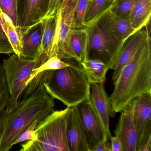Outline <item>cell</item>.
Masks as SVG:
<instances>
[{
	"instance_id": "5",
	"label": "cell",
	"mask_w": 151,
	"mask_h": 151,
	"mask_svg": "<svg viewBox=\"0 0 151 151\" xmlns=\"http://www.w3.org/2000/svg\"><path fill=\"white\" fill-rule=\"evenodd\" d=\"M70 107L53 112L39 123L35 129L37 140L21 145L20 151H70L67 136V122Z\"/></svg>"
},
{
	"instance_id": "19",
	"label": "cell",
	"mask_w": 151,
	"mask_h": 151,
	"mask_svg": "<svg viewBox=\"0 0 151 151\" xmlns=\"http://www.w3.org/2000/svg\"><path fill=\"white\" fill-rule=\"evenodd\" d=\"M70 40L75 60L79 63L88 58V36L85 27L72 29Z\"/></svg>"
},
{
	"instance_id": "10",
	"label": "cell",
	"mask_w": 151,
	"mask_h": 151,
	"mask_svg": "<svg viewBox=\"0 0 151 151\" xmlns=\"http://www.w3.org/2000/svg\"><path fill=\"white\" fill-rule=\"evenodd\" d=\"M90 101L100 121L108 139L112 137L110 130V119L115 115L105 89L104 83H91Z\"/></svg>"
},
{
	"instance_id": "6",
	"label": "cell",
	"mask_w": 151,
	"mask_h": 151,
	"mask_svg": "<svg viewBox=\"0 0 151 151\" xmlns=\"http://www.w3.org/2000/svg\"><path fill=\"white\" fill-rule=\"evenodd\" d=\"M9 90V100L6 112H9L19 103V99L27 87V82L32 70L41 65L38 59L21 58L14 53L2 63Z\"/></svg>"
},
{
	"instance_id": "24",
	"label": "cell",
	"mask_w": 151,
	"mask_h": 151,
	"mask_svg": "<svg viewBox=\"0 0 151 151\" xmlns=\"http://www.w3.org/2000/svg\"><path fill=\"white\" fill-rule=\"evenodd\" d=\"M138 0H113L109 11L124 19H129L132 11Z\"/></svg>"
},
{
	"instance_id": "35",
	"label": "cell",
	"mask_w": 151,
	"mask_h": 151,
	"mask_svg": "<svg viewBox=\"0 0 151 151\" xmlns=\"http://www.w3.org/2000/svg\"><path fill=\"white\" fill-rule=\"evenodd\" d=\"M112 1H113V0H112Z\"/></svg>"
},
{
	"instance_id": "12",
	"label": "cell",
	"mask_w": 151,
	"mask_h": 151,
	"mask_svg": "<svg viewBox=\"0 0 151 151\" xmlns=\"http://www.w3.org/2000/svg\"><path fill=\"white\" fill-rule=\"evenodd\" d=\"M149 23L145 26V29L144 27L130 36L120 48L113 70L112 79L113 84L117 81L122 70L132 60L138 48L150 37L148 29Z\"/></svg>"
},
{
	"instance_id": "15",
	"label": "cell",
	"mask_w": 151,
	"mask_h": 151,
	"mask_svg": "<svg viewBox=\"0 0 151 151\" xmlns=\"http://www.w3.org/2000/svg\"><path fill=\"white\" fill-rule=\"evenodd\" d=\"M42 26L41 22L31 27L22 35V49L20 57L36 60L42 51Z\"/></svg>"
},
{
	"instance_id": "30",
	"label": "cell",
	"mask_w": 151,
	"mask_h": 151,
	"mask_svg": "<svg viewBox=\"0 0 151 151\" xmlns=\"http://www.w3.org/2000/svg\"><path fill=\"white\" fill-rule=\"evenodd\" d=\"M63 1V0H50L48 10L45 17L56 16L57 10Z\"/></svg>"
},
{
	"instance_id": "4",
	"label": "cell",
	"mask_w": 151,
	"mask_h": 151,
	"mask_svg": "<svg viewBox=\"0 0 151 151\" xmlns=\"http://www.w3.org/2000/svg\"><path fill=\"white\" fill-rule=\"evenodd\" d=\"M108 10L85 27L88 36V58L100 60L113 70L124 42L112 26Z\"/></svg>"
},
{
	"instance_id": "2",
	"label": "cell",
	"mask_w": 151,
	"mask_h": 151,
	"mask_svg": "<svg viewBox=\"0 0 151 151\" xmlns=\"http://www.w3.org/2000/svg\"><path fill=\"white\" fill-rule=\"evenodd\" d=\"M54 99L40 84L29 97L22 99L10 112L0 114V151H8L13 142L32 123L39 122L54 111Z\"/></svg>"
},
{
	"instance_id": "21",
	"label": "cell",
	"mask_w": 151,
	"mask_h": 151,
	"mask_svg": "<svg viewBox=\"0 0 151 151\" xmlns=\"http://www.w3.org/2000/svg\"><path fill=\"white\" fill-rule=\"evenodd\" d=\"M112 1V0H91L89 1L85 17V26L108 11Z\"/></svg>"
},
{
	"instance_id": "1",
	"label": "cell",
	"mask_w": 151,
	"mask_h": 151,
	"mask_svg": "<svg viewBox=\"0 0 151 151\" xmlns=\"http://www.w3.org/2000/svg\"><path fill=\"white\" fill-rule=\"evenodd\" d=\"M41 84L50 96L68 107L90 100L91 83L80 64L69 62L65 68L39 74L27 86L22 99L31 95Z\"/></svg>"
},
{
	"instance_id": "25",
	"label": "cell",
	"mask_w": 151,
	"mask_h": 151,
	"mask_svg": "<svg viewBox=\"0 0 151 151\" xmlns=\"http://www.w3.org/2000/svg\"><path fill=\"white\" fill-rule=\"evenodd\" d=\"M89 0H76L73 15V29L85 27L84 19Z\"/></svg>"
},
{
	"instance_id": "29",
	"label": "cell",
	"mask_w": 151,
	"mask_h": 151,
	"mask_svg": "<svg viewBox=\"0 0 151 151\" xmlns=\"http://www.w3.org/2000/svg\"><path fill=\"white\" fill-rule=\"evenodd\" d=\"M13 53H14V51L13 47L10 45L1 26L0 15V54H9Z\"/></svg>"
},
{
	"instance_id": "31",
	"label": "cell",
	"mask_w": 151,
	"mask_h": 151,
	"mask_svg": "<svg viewBox=\"0 0 151 151\" xmlns=\"http://www.w3.org/2000/svg\"><path fill=\"white\" fill-rule=\"evenodd\" d=\"M91 151H111L110 144L108 139H103L97 144Z\"/></svg>"
},
{
	"instance_id": "33",
	"label": "cell",
	"mask_w": 151,
	"mask_h": 151,
	"mask_svg": "<svg viewBox=\"0 0 151 151\" xmlns=\"http://www.w3.org/2000/svg\"><path fill=\"white\" fill-rule=\"evenodd\" d=\"M151 151V137L140 147L138 151Z\"/></svg>"
},
{
	"instance_id": "26",
	"label": "cell",
	"mask_w": 151,
	"mask_h": 151,
	"mask_svg": "<svg viewBox=\"0 0 151 151\" xmlns=\"http://www.w3.org/2000/svg\"><path fill=\"white\" fill-rule=\"evenodd\" d=\"M18 1V0H0V9L9 17L21 34L17 12Z\"/></svg>"
},
{
	"instance_id": "27",
	"label": "cell",
	"mask_w": 151,
	"mask_h": 151,
	"mask_svg": "<svg viewBox=\"0 0 151 151\" xmlns=\"http://www.w3.org/2000/svg\"><path fill=\"white\" fill-rule=\"evenodd\" d=\"M9 97L5 71L2 64H0V114L6 108Z\"/></svg>"
},
{
	"instance_id": "17",
	"label": "cell",
	"mask_w": 151,
	"mask_h": 151,
	"mask_svg": "<svg viewBox=\"0 0 151 151\" xmlns=\"http://www.w3.org/2000/svg\"><path fill=\"white\" fill-rule=\"evenodd\" d=\"M91 83H105L108 70H109L105 63L98 59L86 58L79 63Z\"/></svg>"
},
{
	"instance_id": "7",
	"label": "cell",
	"mask_w": 151,
	"mask_h": 151,
	"mask_svg": "<svg viewBox=\"0 0 151 151\" xmlns=\"http://www.w3.org/2000/svg\"><path fill=\"white\" fill-rule=\"evenodd\" d=\"M76 0H63L57 10L55 36L53 45L52 56L60 60L74 59L75 56L70 40L73 29V15Z\"/></svg>"
},
{
	"instance_id": "16",
	"label": "cell",
	"mask_w": 151,
	"mask_h": 151,
	"mask_svg": "<svg viewBox=\"0 0 151 151\" xmlns=\"http://www.w3.org/2000/svg\"><path fill=\"white\" fill-rule=\"evenodd\" d=\"M56 23V16L45 17L41 22L42 26V51L37 59L41 65L52 57Z\"/></svg>"
},
{
	"instance_id": "3",
	"label": "cell",
	"mask_w": 151,
	"mask_h": 151,
	"mask_svg": "<svg viewBox=\"0 0 151 151\" xmlns=\"http://www.w3.org/2000/svg\"><path fill=\"white\" fill-rule=\"evenodd\" d=\"M114 85L109 99L116 113L121 112L136 97L151 94V37L138 48Z\"/></svg>"
},
{
	"instance_id": "8",
	"label": "cell",
	"mask_w": 151,
	"mask_h": 151,
	"mask_svg": "<svg viewBox=\"0 0 151 151\" xmlns=\"http://www.w3.org/2000/svg\"><path fill=\"white\" fill-rule=\"evenodd\" d=\"M134 99L121 111L119 121L114 131L120 139L122 151H137V136L134 122Z\"/></svg>"
},
{
	"instance_id": "13",
	"label": "cell",
	"mask_w": 151,
	"mask_h": 151,
	"mask_svg": "<svg viewBox=\"0 0 151 151\" xmlns=\"http://www.w3.org/2000/svg\"><path fill=\"white\" fill-rule=\"evenodd\" d=\"M78 107L89 148L91 151L101 140L108 138L90 100L80 103Z\"/></svg>"
},
{
	"instance_id": "32",
	"label": "cell",
	"mask_w": 151,
	"mask_h": 151,
	"mask_svg": "<svg viewBox=\"0 0 151 151\" xmlns=\"http://www.w3.org/2000/svg\"><path fill=\"white\" fill-rule=\"evenodd\" d=\"M111 151H122V144L117 137H112L110 139Z\"/></svg>"
},
{
	"instance_id": "11",
	"label": "cell",
	"mask_w": 151,
	"mask_h": 151,
	"mask_svg": "<svg viewBox=\"0 0 151 151\" xmlns=\"http://www.w3.org/2000/svg\"><path fill=\"white\" fill-rule=\"evenodd\" d=\"M50 0H18L17 12L22 36L41 22L48 10Z\"/></svg>"
},
{
	"instance_id": "28",
	"label": "cell",
	"mask_w": 151,
	"mask_h": 151,
	"mask_svg": "<svg viewBox=\"0 0 151 151\" xmlns=\"http://www.w3.org/2000/svg\"><path fill=\"white\" fill-rule=\"evenodd\" d=\"M38 120L34 121L25 131L13 142L12 146L21 142H24L26 140H37V137L35 132V129L39 123Z\"/></svg>"
},
{
	"instance_id": "14",
	"label": "cell",
	"mask_w": 151,
	"mask_h": 151,
	"mask_svg": "<svg viewBox=\"0 0 151 151\" xmlns=\"http://www.w3.org/2000/svg\"><path fill=\"white\" fill-rule=\"evenodd\" d=\"M67 136L70 151H90L77 106L70 109L67 122Z\"/></svg>"
},
{
	"instance_id": "34",
	"label": "cell",
	"mask_w": 151,
	"mask_h": 151,
	"mask_svg": "<svg viewBox=\"0 0 151 151\" xmlns=\"http://www.w3.org/2000/svg\"><path fill=\"white\" fill-rule=\"evenodd\" d=\"M91 1V0H89V1Z\"/></svg>"
},
{
	"instance_id": "20",
	"label": "cell",
	"mask_w": 151,
	"mask_h": 151,
	"mask_svg": "<svg viewBox=\"0 0 151 151\" xmlns=\"http://www.w3.org/2000/svg\"><path fill=\"white\" fill-rule=\"evenodd\" d=\"M1 22L3 30L13 47L14 53L20 57L22 49V36L9 17L0 9Z\"/></svg>"
},
{
	"instance_id": "22",
	"label": "cell",
	"mask_w": 151,
	"mask_h": 151,
	"mask_svg": "<svg viewBox=\"0 0 151 151\" xmlns=\"http://www.w3.org/2000/svg\"><path fill=\"white\" fill-rule=\"evenodd\" d=\"M108 14L113 28L124 42L130 36L137 31L132 27L129 20L128 19L120 17L113 14L109 10Z\"/></svg>"
},
{
	"instance_id": "9",
	"label": "cell",
	"mask_w": 151,
	"mask_h": 151,
	"mask_svg": "<svg viewBox=\"0 0 151 151\" xmlns=\"http://www.w3.org/2000/svg\"><path fill=\"white\" fill-rule=\"evenodd\" d=\"M134 122L137 136V151L151 137V94L144 93L134 99Z\"/></svg>"
},
{
	"instance_id": "18",
	"label": "cell",
	"mask_w": 151,
	"mask_h": 151,
	"mask_svg": "<svg viewBox=\"0 0 151 151\" xmlns=\"http://www.w3.org/2000/svg\"><path fill=\"white\" fill-rule=\"evenodd\" d=\"M151 16V0H138L131 13L129 20L132 26L138 31L150 22Z\"/></svg>"
},
{
	"instance_id": "23",
	"label": "cell",
	"mask_w": 151,
	"mask_h": 151,
	"mask_svg": "<svg viewBox=\"0 0 151 151\" xmlns=\"http://www.w3.org/2000/svg\"><path fill=\"white\" fill-rule=\"evenodd\" d=\"M68 65L69 62L63 61L56 56H52L38 68L33 70L27 82V86L39 74L47 70H53L65 68Z\"/></svg>"
}]
</instances>
